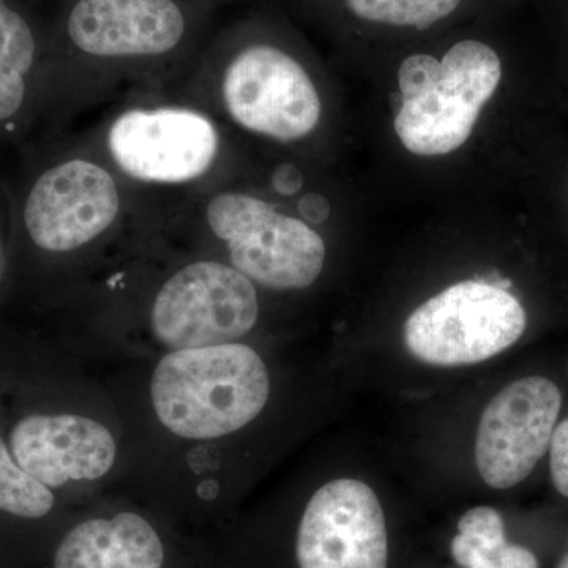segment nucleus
<instances>
[{
	"label": "nucleus",
	"mask_w": 568,
	"mask_h": 568,
	"mask_svg": "<svg viewBox=\"0 0 568 568\" xmlns=\"http://www.w3.org/2000/svg\"><path fill=\"white\" fill-rule=\"evenodd\" d=\"M200 2H204V3H207V6H212V7H219L220 3H223V2H226V0H200Z\"/></svg>",
	"instance_id": "412c9836"
},
{
	"label": "nucleus",
	"mask_w": 568,
	"mask_h": 568,
	"mask_svg": "<svg viewBox=\"0 0 568 568\" xmlns=\"http://www.w3.org/2000/svg\"><path fill=\"white\" fill-rule=\"evenodd\" d=\"M503 80L491 44L463 39L440 58L414 52L398 69L394 130L403 148L424 159L457 152L469 141L485 104Z\"/></svg>",
	"instance_id": "423d86ee"
},
{
	"label": "nucleus",
	"mask_w": 568,
	"mask_h": 568,
	"mask_svg": "<svg viewBox=\"0 0 568 568\" xmlns=\"http://www.w3.org/2000/svg\"><path fill=\"white\" fill-rule=\"evenodd\" d=\"M257 320L256 284L216 257H197L175 268L149 305L152 334L171 351L237 342Z\"/></svg>",
	"instance_id": "1a4fd4ad"
},
{
	"label": "nucleus",
	"mask_w": 568,
	"mask_h": 568,
	"mask_svg": "<svg viewBox=\"0 0 568 568\" xmlns=\"http://www.w3.org/2000/svg\"><path fill=\"white\" fill-rule=\"evenodd\" d=\"M14 159L7 174L13 219L9 291H37L71 257L163 222L162 209L134 192L82 132L36 138Z\"/></svg>",
	"instance_id": "f03ea898"
},
{
	"label": "nucleus",
	"mask_w": 568,
	"mask_h": 568,
	"mask_svg": "<svg viewBox=\"0 0 568 568\" xmlns=\"http://www.w3.org/2000/svg\"><path fill=\"white\" fill-rule=\"evenodd\" d=\"M552 568H568V536L566 540H564L562 548H560V552Z\"/></svg>",
	"instance_id": "aec40b11"
},
{
	"label": "nucleus",
	"mask_w": 568,
	"mask_h": 568,
	"mask_svg": "<svg viewBox=\"0 0 568 568\" xmlns=\"http://www.w3.org/2000/svg\"><path fill=\"white\" fill-rule=\"evenodd\" d=\"M85 140L164 216L237 173L233 136L219 119L174 92H136L112 104Z\"/></svg>",
	"instance_id": "20e7f679"
},
{
	"label": "nucleus",
	"mask_w": 568,
	"mask_h": 568,
	"mask_svg": "<svg viewBox=\"0 0 568 568\" xmlns=\"http://www.w3.org/2000/svg\"><path fill=\"white\" fill-rule=\"evenodd\" d=\"M265 24L235 22L213 33L173 92L231 133L290 148L304 144L323 125V95L305 59Z\"/></svg>",
	"instance_id": "7ed1b4c3"
},
{
	"label": "nucleus",
	"mask_w": 568,
	"mask_h": 568,
	"mask_svg": "<svg viewBox=\"0 0 568 568\" xmlns=\"http://www.w3.org/2000/svg\"><path fill=\"white\" fill-rule=\"evenodd\" d=\"M301 568H387L383 506L364 481L338 478L317 489L298 526Z\"/></svg>",
	"instance_id": "9b49d317"
},
{
	"label": "nucleus",
	"mask_w": 568,
	"mask_h": 568,
	"mask_svg": "<svg viewBox=\"0 0 568 568\" xmlns=\"http://www.w3.org/2000/svg\"><path fill=\"white\" fill-rule=\"evenodd\" d=\"M234 174L171 209L163 230L219 244L226 253L224 263L265 290L298 291L315 284L327 260L323 235L302 216L239 183Z\"/></svg>",
	"instance_id": "39448f33"
},
{
	"label": "nucleus",
	"mask_w": 568,
	"mask_h": 568,
	"mask_svg": "<svg viewBox=\"0 0 568 568\" xmlns=\"http://www.w3.org/2000/svg\"><path fill=\"white\" fill-rule=\"evenodd\" d=\"M548 476L560 499L568 503V413L562 410L548 452Z\"/></svg>",
	"instance_id": "a211bd4d"
},
{
	"label": "nucleus",
	"mask_w": 568,
	"mask_h": 568,
	"mask_svg": "<svg viewBox=\"0 0 568 568\" xmlns=\"http://www.w3.org/2000/svg\"><path fill=\"white\" fill-rule=\"evenodd\" d=\"M11 196L7 174L0 171V301L9 291L11 256Z\"/></svg>",
	"instance_id": "6ab92c4d"
},
{
	"label": "nucleus",
	"mask_w": 568,
	"mask_h": 568,
	"mask_svg": "<svg viewBox=\"0 0 568 568\" xmlns=\"http://www.w3.org/2000/svg\"><path fill=\"white\" fill-rule=\"evenodd\" d=\"M450 552L462 568H544L536 549L511 541L506 519L487 506L470 508L459 518Z\"/></svg>",
	"instance_id": "2eb2a0df"
},
{
	"label": "nucleus",
	"mask_w": 568,
	"mask_h": 568,
	"mask_svg": "<svg viewBox=\"0 0 568 568\" xmlns=\"http://www.w3.org/2000/svg\"><path fill=\"white\" fill-rule=\"evenodd\" d=\"M271 392L263 358L241 343L173 351L153 372L156 417L185 439H216L260 416Z\"/></svg>",
	"instance_id": "0eeeda50"
},
{
	"label": "nucleus",
	"mask_w": 568,
	"mask_h": 568,
	"mask_svg": "<svg viewBox=\"0 0 568 568\" xmlns=\"http://www.w3.org/2000/svg\"><path fill=\"white\" fill-rule=\"evenodd\" d=\"M2 436L18 465L52 491L71 481L95 480L114 465V437L92 418L21 414Z\"/></svg>",
	"instance_id": "f8f14e48"
},
{
	"label": "nucleus",
	"mask_w": 568,
	"mask_h": 568,
	"mask_svg": "<svg viewBox=\"0 0 568 568\" xmlns=\"http://www.w3.org/2000/svg\"><path fill=\"white\" fill-rule=\"evenodd\" d=\"M54 506L52 489L18 465L0 433V514L37 521L47 518Z\"/></svg>",
	"instance_id": "f3484780"
},
{
	"label": "nucleus",
	"mask_w": 568,
	"mask_h": 568,
	"mask_svg": "<svg viewBox=\"0 0 568 568\" xmlns=\"http://www.w3.org/2000/svg\"><path fill=\"white\" fill-rule=\"evenodd\" d=\"M566 392L556 377L530 373L508 383L485 407L477 429L476 463L489 488L511 489L548 458Z\"/></svg>",
	"instance_id": "9d476101"
},
{
	"label": "nucleus",
	"mask_w": 568,
	"mask_h": 568,
	"mask_svg": "<svg viewBox=\"0 0 568 568\" xmlns=\"http://www.w3.org/2000/svg\"><path fill=\"white\" fill-rule=\"evenodd\" d=\"M347 17L394 31L424 32L452 20L466 0H342Z\"/></svg>",
	"instance_id": "dca6fc26"
},
{
	"label": "nucleus",
	"mask_w": 568,
	"mask_h": 568,
	"mask_svg": "<svg viewBox=\"0 0 568 568\" xmlns=\"http://www.w3.org/2000/svg\"><path fill=\"white\" fill-rule=\"evenodd\" d=\"M48 50L50 22L21 0H0V159L40 134Z\"/></svg>",
	"instance_id": "ddd939ff"
},
{
	"label": "nucleus",
	"mask_w": 568,
	"mask_h": 568,
	"mask_svg": "<svg viewBox=\"0 0 568 568\" xmlns=\"http://www.w3.org/2000/svg\"><path fill=\"white\" fill-rule=\"evenodd\" d=\"M163 562L159 534L136 514L81 523L54 555V568H162Z\"/></svg>",
	"instance_id": "4468645a"
},
{
	"label": "nucleus",
	"mask_w": 568,
	"mask_h": 568,
	"mask_svg": "<svg viewBox=\"0 0 568 568\" xmlns=\"http://www.w3.org/2000/svg\"><path fill=\"white\" fill-rule=\"evenodd\" d=\"M528 325V312L507 287L466 280L410 313L405 345L424 364L474 365L517 345Z\"/></svg>",
	"instance_id": "6e6552de"
},
{
	"label": "nucleus",
	"mask_w": 568,
	"mask_h": 568,
	"mask_svg": "<svg viewBox=\"0 0 568 568\" xmlns=\"http://www.w3.org/2000/svg\"><path fill=\"white\" fill-rule=\"evenodd\" d=\"M200 0H61L50 21L40 136L136 92H173L213 33Z\"/></svg>",
	"instance_id": "f257e3e1"
}]
</instances>
